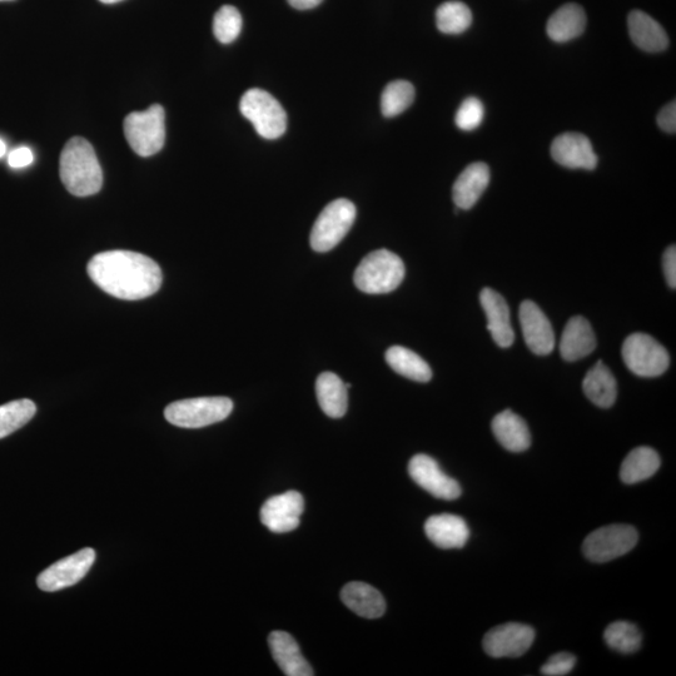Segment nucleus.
<instances>
[{
    "label": "nucleus",
    "mask_w": 676,
    "mask_h": 676,
    "mask_svg": "<svg viewBox=\"0 0 676 676\" xmlns=\"http://www.w3.org/2000/svg\"><path fill=\"white\" fill-rule=\"evenodd\" d=\"M88 275L99 288L119 300H143L162 285L157 263L131 251L99 253L88 263Z\"/></svg>",
    "instance_id": "1"
},
{
    "label": "nucleus",
    "mask_w": 676,
    "mask_h": 676,
    "mask_svg": "<svg viewBox=\"0 0 676 676\" xmlns=\"http://www.w3.org/2000/svg\"><path fill=\"white\" fill-rule=\"evenodd\" d=\"M61 180L72 195H96L103 186V172L92 144L81 137L72 138L61 154Z\"/></svg>",
    "instance_id": "2"
},
{
    "label": "nucleus",
    "mask_w": 676,
    "mask_h": 676,
    "mask_svg": "<svg viewBox=\"0 0 676 676\" xmlns=\"http://www.w3.org/2000/svg\"><path fill=\"white\" fill-rule=\"evenodd\" d=\"M404 278L405 265L401 258L389 250H379L361 261L356 268L354 281L360 291L369 295H382L395 291Z\"/></svg>",
    "instance_id": "3"
},
{
    "label": "nucleus",
    "mask_w": 676,
    "mask_h": 676,
    "mask_svg": "<svg viewBox=\"0 0 676 676\" xmlns=\"http://www.w3.org/2000/svg\"><path fill=\"white\" fill-rule=\"evenodd\" d=\"M232 410L233 402L227 397H198L173 402L164 410V417L183 429H201L226 420Z\"/></svg>",
    "instance_id": "4"
},
{
    "label": "nucleus",
    "mask_w": 676,
    "mask_h": 676,
    "mask_svg": "<svg viewBox=\"0 0 676 676\" xmlns=\"http://www.w3.org/2000/svg\"><path fill=\"white\" fill-rule=\"evenodd\" d=\"M124 134L134 152L151 157L161 151L166 141V116L159 104L147 111L133 112L124 119Z\"/></svg>",
    "instance_id": "5"
},
{
    "label": "nucleus",
    "mask_w": 676,
    "mask_h": 676,
    "mask_svg": "<svg viewBox=\"0 0 676 676\" xmlns=\"http://www.w3.org/2000/svg\"><path fill=\"white\" fill-rule=\"evenodd\" d=\"M241 113L255 127L262 138L277 139L287 129V113L270 93L253 88L243 94Z\"/></svg>",
    "instance_id": "6"
},
{
    "label": "nucleus",
    "mask_w": 676,
    "mask_h": 676,
    "mask_svg": "<svg viewBox=\"0 0 676 676\" xmlns=\"http://www.w3.org/2000/svg\"><path fill=\"white\" fill-rule=\"evenodd\" d=\"M356 215L354 203L345 198L327 205L312 228L310 241L313 250L321 253L333 250L350 232Z\"/></svg>",
    "instance_id": "7"
},
{
    "label": "nucleus",
    "mask_w": 676,
    "mask_h": 676,
    "mask_svg": "<svg viewBox=\"0 0 676 676\" xmlns=\"http://www.w3.org/2000/svg\"><path fill=\"white\" fill-rule=\"evenodd\" d=\"M621 354L628 369L640 377L663 375L670 364L665 347L645 333H634L626 338Z\"/></svg>",
    "instance_id": "8"
},
{
    "label": "nucleus",
    "mask_w": 676,
    "mask_h": 676,
    "mask_svg": "<svg viewBox=\"0 0 676 676\" xmlns=\"http://www.w3.org/2000/svg\"><path fill=\"white\" fill-rule=\"evenodd\" d=\"M639 535L633 526L616 524L593 531L583 544L586 558L594 563H608L628 554L638 544Z\"/></svg>",
    "instance_id": "9"
},
{
    "label": "nucleus",
    "mask_w": 676,
    "mask_h": 676,
    "mask_svg": "<svg viewBox=\"0 0 676 676\" xmlns=\"http://www.w3.org/2000/svg\"><path fill=\"white\" fill-rule=\"evenodd\" d=\"M96 561V551L91 548L57 561L38 576L39 589L54 593L79 583L91 570Z\"/></svg>",
    "instance_id": "10"
},
{
    "label": "nucleus",
    "mask_w": 676,
    "mask_h": 676,
    "mask_svg": "<svg viewBox=\"0 0 676 676\" xmlns=\"http://www.w3.org/2000/svg\"><path fill=\"white\" fill-rule=\"evenodd\" d=\"M535 631L529 625L507 623L491 629L484 638V649L491 658H519L531 648Z\"/></svg>",
    "instance_id": "11"
},
{
    "label": "nucleus",
    "mask_w": 676,
    "mask_h": 676,
    "mask_svg": "<svg viewBox=\"0 0 676 676\" xmlns=\"http://www.w3.org/2000/svg\"><path fill=\"white\" fill-rule=\"evenodd\" d=\"M411 479L436 499L452 501L459 499V482L447 476L432 457L420 454L412 457L409 464Z\"/></svg>",
    "instance_id": "12"
},
{
    "label": "nucleus",
    "mask_w": 676,
    "mask_h": 676,
    "mask_svg": "<svg viewBox=\"0 0 676 676\" xmlns=\"http://www.w3.org/2000/svg\"><path fill=\"white\" fill-rule=\"evenodd\" d=\"M305 500L300 492L287 491L271 497L261 509V521L272 533H290L300 526Z\"/></svg>",
    "instance_id": "13"
},
{
    "label": "nucleus",
    "mask_w": 676,
    "mask_h": 676,
    "mask_svg": "<svg viewBox=\"0 0 676 676\" xmlns=\"http://www.w3.org/2000/svg\"><path fill=\"white\" fill-rule=\"evenodd\" d=\"M519 317L530 351L539 356L551 354L555 347V333L541 308L533 301H524L520 306Z\"/></svg>",
    "instance_id": "14"
},
{
    "label": "nucleus",
    "mask_w": 676,
    "mask_h": 676,
    "mask_svg": "<svg viewBox=\"0 0 676 676\" xmlns=\"http://www.w3.org/2000/svg\"><path fill=\"white\" fill-rule=\"evenodd\" d=\"M551 156L560 166L593 171L598 166V156L590 139L580 133H564L551 144Z\"/></svg>",
    "instance_id": "15"
},
{
    "label": "nucleus",
    "mask_w": 676,
    "mask_h": 676,
    "mask_svg": "<svg viewBox=\"0 0 676 676\" xmlns=\"http://www.w3.org/2000/svg\"><path fill=\"white\" fill-rule=\"evenodd\" d=\"M480 303L485 311L487 330L491 333L496 345L502 349L513 345L515 333L511 326L510 310L505 298L499 292L486 287L480 293Z\"/></svg>",
    "instance_id": "16"
},
{
    "label": "nucleus",
    "mask_w": 676,
    "mask_h": 676,
    "mask_svg": "<svg viewBox=\"0 0 676 676\" xmlns=\"http://www.w3.org/2000/svg\"><path fill=\"white\" fill-rule=\"evenodd\" d=\"M425 533L437 548L461 549L470 538V529L460 516L441 514L431 516L425 524Z\"/></svg>",
    "instance_id": "17"
},
{
    "label": "nucleus",
    "mask_w": 676,
    "mask_h": 676,
    "mask_svg": "<svg viewBox=\"0 0 676 676\" xmlns=\"http://www.w3.org/2000/svg\"><path fill=\"white\" fill-rule=\"evenodd\" d=\"M489 183L490 169L486 163L469 164L457 177L454 188H452V198H454L456 207L460 210H470L484 195Z\"/></svg>",
    "instance_id": "18"
},
{
    "label": "nucleus",
    "mask_w": 676,
    "mask_h": 676,
    "mask_svg": "<svg viewBox=\"0 0 676 676\" xmlns=\"http://www.w3.org/2000/svg\"><path fill=\"white\" fill-rule=\"evenodd\" d=\"M273 659L287 676H312L313 670L308 661L303 658L300 646L290 634L285 631H273L268 636Z\"/></svg>",
    "instance_id": "19"
},
{
    "label": "nucleus",
    "mask_w": 676,
    "mask_h": 676,
    "mask_svg": "<svg viewBox=\"0 0 676 676\" xmlns=\"http://www.w3.org/2000/svg\"><path fill=\"white\" fill-rule=\"evenodd\" d=\"M596 347V337L586 318L575 316L566 323L560 341V355L569 362L589 356Z\"/></svg>",
    "instance_id": "20"
},
{
    "label": "nucleus",
    "mask_w": 676,
    "mask_h": 676,
    "mask_svg": "<svg viewBox=\"0 0 676 676\" xmlns=\"http://www.w3.org/2000/svg\"><path fill=\"white\" fill-rule=\"evenodd\" d=\"M344 604L355 614L366 619H379L386 611V601L380 591L369 584L350 583L341 591Z\"/></svg>",
    "instance_id": "21"
},
{
    "label": "nucleus",
    "mask_w": 676,
    "mask_h": 676,
    "mask_svg": "<svg viewBox=\"0 0 676 676\" xmlns=\"http://www.w3.org/2000/svg\"><path fill=\"white\" fill-rule=\"evenodd\" d=\"M628 27L631 41L645 52L659 53L669 46L668 34L664 28L644 12H631Z\"/></svg>",
    "instance_id": "22"
},
{
    "label": "nucleus",
    "mask_w": 676,
    "mask_h": 676,
    "mask_svg": "<svg viewBox=\"0 0 676 676\" xmlns=\"http://www.w3.org/2000/svg\"><path fill=\"white\" fill-rule=\"evenodd\" d=\"M496 440L507 451L523 452L531 445V435L528 425L519 415L511 410L496 415L491 424Z\"/></svg>",
    "instance_id": "23"
},
{
    "label": "nucleus",
    "mask_w": 676,
    "mask_h": 676,
    "mask_svg": "<svg viewBox=\"0 0 676 676\" xmlns=\"http://www.w3.org/2000/svg\"><path fill=\"white\" fill-rule=\"evenodd\" d=\"M586 27V14L584 9L575 3H568L560 7L549 18L546 32L550 39L556 43H566L571 39L578 38L584 33Z\"/></svg>",
    "instance_id": "24"
},
{
    "label": "nucleus",
    "mask_w": 676,
    "mask_h": 676,
    "mask_svg": "<svg viewBox=\"0 0 676 676\" xmlns=\"http://www.w3.org/2000/svg\"><path fill=\"white\" fill-rule=\"evenodd\" d=\"M316 395L318 404L327 416L332 419H341L345 416L349 406L347 386L344 381L332 372H323L316 381Z\"/></svg>",
    "instance_id": "25"
},
{
    "label": "nucleus",
    "mask_w": 676,
    "mask_h": 676,
    "mask_svg": "<svg viewBox=\"0 0 676 676\" xmlns=\"http://www.w3.org/2000/svg\"><path fill=\"white\" fill-rule=\"evenodd\" d=\"M583 389L588 399L603 409L613 406L618 396L615 377L603 361L596 362L593 369L586 374Z\"/></svg>",
    "instance_id": "26"
},
{
    "label": "nucleus",
    "mask_w": 676,
    "mask_h": 676,
    "mask_svg": "<svg viewBox=\"0 0 676 676\" xmlns=\"http://www.w3.org/2000/svg\"><path fill=\"white\" fill-rule=\"evenodd\" d=\"M660 467L658 452L650 447H636L625 457L620 467V479L625 484L633 485L650 479Z\"/></svg>",
    "instance_id": "27"
},
{
    "label": "nucleus",
    "mask_w": 676,
    "mask_h": 676,
    "mask_svg": "<svg viewBox=\"0 0 676 676\" xmlns=\"http://www.w3.org/2000/svg\"><path fill=\"white\" fill-rule=\"evenodd\" d=\"M386 362L397 374L412 381L429 382L431 367L416 352L402 346H392L386 351Z\"/></svg>",
    "instance_id": "28"
},
{
    "label": "nucleus",
    "mask_w": 676,
    "mask_h": 676,
    "mask_svg": "<svg viewBox=\"0 0 676 676\" xmlns=\"http://www.w3.org/2000/svg\"><path fill=\"white\" fill-rule=\"evenodd\" d=\"M37 406L33 401L23 399L0 406V439L22 429L36 415Z\"/></svg>",
    "instance_id": "29"
},
{
    "label": "nucleus",
    "mask_w": 676,
    "mask_h": 676,
    "mask_svg": "<svg viewBox=\"0 0 676 676\" xmlns=\"http://www.w3.org/2000/svg\"><path fill=\"white\" fill-rule=\"evenodd\" d=\"M472 13L462 2H446L436 11V26L444 34H461L470 28Z\"/></svg>",
    "instance_id": "30"
},
{
    "label": "nucleus",
    "mask_w": 676,
    "mask_h": 676,
    "mask_svg": "<svg viewBox=\"0 0 676 676\" xmlns=\"http://www.w3.org/2000/svg\"><path fill=\"white\" fill-rule=\"evenodd\" d=\"M415 99V88L410 82L395 81L387 84L381 97V111L387 118L400 116Z\"/></svg>",
    "instance_id": "31"
},
{
    "label": "nucleus",
    "mask_w": 676,
    "mask_h": 676,
    "mask_svg": "<svg viewBox=\"0 0 676 676\" xmlns=\"http://www.w3.org/2000/svg\"><path fill=\"white\" fill-rule=\"evenodd\" d=\"M604 639L611 649L623 654H633L640 649L643 636L638 626L628 621H615L606 628Z\"/></svg>",
    "instance_id": "32"
},
{
    "label": "nucleus",
    "mask_w": 676,
    "mask_h": 676,
    "mask_svg": "<svg viewBox=\"0 0 676 676\" xmlns=\"http://www.w3.org/2000/svg\"><path fill=\"white\" fill-rule=\"evenodd\" d=\"M242 29V16L238 9L223 6L213 19V33L222 44L235 42Z\"/></svg>",
    "instance_id": "33"
},
{
    "label": "nucleus",
    "mask_w": 676,
    "mask_h": 676,
    "mask_svg": "<svg viewBox=\"0 0 676 676\" xmlns=\"http://www.w3.org/2000/svg\"><path fill=\"white\" fill-rule=\"evenodd\" d=\"M484 114V104H482L480 99L475 97L466 98L465 101L462 102L459 111L456 113V126L459 127L461 131H474V129L480 127L482 121H484Z\"/></svg>",
    "instance_id": "34"
},
{
    "label": "nucleus",
    "mask_w": 676,
    "mask_h": 676,
    "mask_svg": "<svg viewBox=\"0 0 676 676\" xmlns=\"http://www.w3.org/2000/svg\"><path fill=\"white\" fill-rule=\"evenodd\" d=\"M576 658L570 653H558L546 661L541 668V674L546 676H564L573 671Z\"/></svg>",
    "instance_id": "35"
},
{
    "label": "nucleus",
    "mask_w": 676,
    "mask_h": 676,
    "mask_svg": "<svg viewBox=\"0 0 676 676\" xmlns=\"http://www.w3.org/2000/svg\"><path fill=\"white\" fill-rule=\"evenodd\" d=\"M658 126L666 133L676 132V103L666 104L658 114Z\"/></svg>",
    "instance_id": "36"
},
{
    "label": "nucleus",
    "mask_w": 676,
    "mask_h": 676,
    "mask_svg": "<svg viewBox=\"0 0 676 676\" xmlns=\"http://www.w3.org/2000/svg\"><path fill=\"white\" fill-rule=\"evenodd\" d=\"M34 162V154L31 148L19 147L9 154L8 163L12 168H24Z\"/></svg>",
    "instance_id": "37"
},
{
    "label": "nucleus",
    "mask_w": 676,
    "mask_h": 676,
    "mask_svg": "<svg viewBox=\"0 0 676 676\" xmlns=\"http://www.w3.org/2000/svg\"><path fill=\"white\" fill-rule=\"evenodd\" d=\"M664 273L668 285L675 290L676 287V248L670 246L664 253L663 258Z\"/></svg>",
    "instance_id": "38"
},
{
    "label": "nucleus",
    "mask_w": 676,
    "mask_h": 676,
    "mask_svg": "<svg viewBox=\"0 0 676 676\" xmlns=\"http://www.w3.org/2000/svg\"><path fill=\"white\" fill-rule=\"evenodd\" d=\"M323 0H288V3L298 11H307V9L316 8L320 6Z\"/></svg>",
    "instance_id": "39"
},
{
    "label": "nucleus",
    "mask_w": 676,
    "mask_h": 676,
    "mask_svg": "<svg viewBox=\"0 0 676 676\" xmlns=\"http://www.w3.org/2000/svg\"><path fill=\"white\" fill-rule=\"evenodd\" d=\"M6 153H7V144L6 142L3 141V139H0V158L6 156Z\"/></svg>",
    "instance_id": "40"
},
{
    "label": "nucleus",
    "mask_w": 676,
    "mask_h": 676,
    "mask_svg": "<svg viewBox=\"0 0 676 676\" xmlns=\"http://www.w3.org/2000/svg\"><path fill=\"white\" fill-rule=\"evenodd\" d=\"M99 2H102L104 4H114V3L122 2V0H99Z\"/></svg>",
    "instance_id": "41"
},
{
    "label": "nucleus",
    "mask_w": 676,
    "mask_h": 676,
    "mask_svg": "<svg viewBox=\"0 0 676 676\" xmlns=\"http://www.w3.org/2000/svg\"><path fill=\"white\" fill-rule=\"evenodd\" d=\"M0 2H6V0H0Z\"/></svg>",
    "instance_id": "42"
}]
</instances>
